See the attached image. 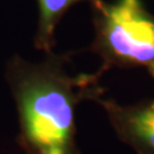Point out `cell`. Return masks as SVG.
I'll use <instances>...</instances> for the list:
<instances>
[{
  "label": "cell",
  "instance_id": "obj_1",
  "mask_svg": "<svg viewBox=\"0 0 154 154\" xmlns=\"http://www.w3.org/2000/svg\"><path fill=\"white\" fill-rule=\"evenodd\" d=\"M97 74H71L63 58L48 54L40 63L20 56L6 65L5 78L16 105L20 143L28 154H81L74 113L83 100L100 98Z\"/></svg>",
  "mask_w": 154,
  "mask_h": 154
},
{
  "label": "cell",
  "instance_id": "obj_2",
  "mask_svg": "<svg viewBox=\"0 0 154 154\" xmlns=\"http://www.w3.org/2000/svg\"><path fill=\"white\" fill-rule=\"evenodd\" d=\"M93 49L103 70L144 67L154 79V15L142 0H93Z\"/></svg>",
  "mask_w": 154,
  "mask_h": 154
},
{
  "label": "cell",
  "instance_id": "obj_3",
  "mask_svg": "<svg viewBox=\"0 0 154 154\" xmlns=\"http://www.w3.org/2000/svg\"><path fill=\"white\" fill-rule=\"evenodd\" d=\"M116 136L138 154H154V99L134 105L98 98Z\"/></svg>",
  "mask_w": 154,
  "mask_h": 154
},
{
  "label": "cell",
  "instance_id": "obj_4",
  "mask_svg": "<svg viewBox=\"0 0 154 154\" xmlns=\"http://www.w3.org/2000/svg\"><path fill=\"white\" fill-rule=\"evenodd\" d=\"M81 1L91 2L93 0H38L39 24L34 39L37 49L42 50L46 54L51 53L57 23L71 6Z\"/></svg>",
  "mask_w": 154,
  "mask_h": 154
}]
</instances>
